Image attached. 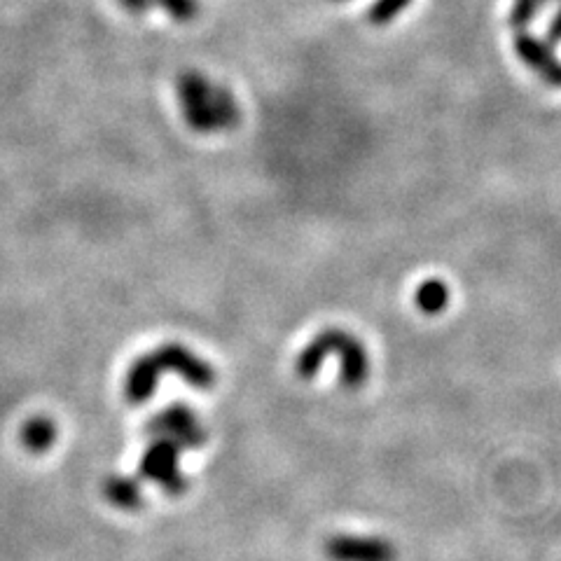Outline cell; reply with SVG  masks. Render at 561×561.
Returning a JSON list of instances; mask_svg holds the SVG:
<instances>
[{"mask_svg": "<svg viewBox=\"0 0 561 561\" xmlns=\"http://www.w3.org/2000/svg\"><path fill=\"white\" fill-rule=\"evenodd\" d=\"M339 360V372H342V386L346 389H360L370 377V358H367L365 346L360 344L351 332L328 328L311 339V342L295 358V374L302 382H311L321 370L328 358Z\"/></svg>", "mask_w": 561, "mask_h": 561, "instance_id": "obj_1", "label": "cell"}, {"mask_svg": "<svg viewBox=\"0 0 561 561\" xmlns=\"http://www.w3.org/2000/svg\"><path fill=\"white\" fill-rule=\"evenodd\" d=\"M213 82L199 71H183L176 80V96L187 127L197 134H220L218 117L211 108Z\"/></svg>", "mask_w": 561, "mask_h": 561, "instance_id": "obj_2", "label": "cell"}, {"mask_svg": "<svg viewBox=\"0 0 561 561\" xmlns=\"http://www.w3.org/2000/svg\"><path fill=\"white\" fill-rule=\"evenodd\" d=\"M148 433L152 438H164L178 445L180 449H199L209 440V433L202 426V421L197 419V414L187 405H171L164 407L162 412H157L155 417L148 421Z\"/></svg>", "mask_w": 561, "mask_h": 561, "instance_id": "obj_3", "label": "cell"}, {"mask_svg": "<svg viewBox=\"0 0 561 561\" xmlns=\"http://www.w3.org/2000/svg\"><path fill=\"white\" fill-rule=\"evenodd\" d=\"M180 452H183V449L173 445V442L164 438H155V442L145 449L138 470H141L145 480L159 484L164 494L180 496L187 489V477L180 473L178 468Z\"/></svg>", "mask_w": 561, "mask_h": 561, "instance_id": "obj_4", "label": "cell"}, {"mask_svg": "<svg viewBox=\"0 0 561 561\" xmlns=\"http://www.w3.org/2000/svg\"><path fill=\"white\" fill-rule=\"evenodd\" d=\"M330 561H398V547L384 536L365 533H335L323 543Z\"/></svg>", "mask_w": 561, "mask_h": 561, "instance_id": "obj_5", "label": "cell"}, {"mask_svg": "<svg viewBox=\"0 0 561 561\" xmlns=\"http://www.w3.org/2000/svg\"><path fill=\"white\" fill-rule=\"evenodd\" d=\"M152 353H155L162 372L178 374L183 382L195 386V389L206 391L216 384V370H213V365L206 363V360L199 358L195 351H190L183 344H162Z\"/></svg>", "mask_w": 561, "mask_h": 561, "instance_id": "obj_6", "label": "cell"}, {"mask_svg": "<svg viewBox=\"0 0 561 561\" xmlns=\"http://www.w3.org/2000/svg\"><path fill=\"white\" fill-rule=\"evenodd\" d=\"M515 52L531 71H536L547 85L561 87V61L554 57L552 43L545 38L529 36V33H517Z\"/></svg>", "mask_w": 561, "mask_h": 561, "instance_id": "obj_7", "label": "cell"}, {"mask_svg": "<svg viewBox=\"0 0 561 561\" xmlns=\"http://www.w3.org/2000/svg\"><path fill=\"white\" fill-rule=\"evenodd\" d=\"M162 367H159L155 353H143L131 363L127 377H124V398L129 405H143L155 396Z\"/></svg>", "mask_w": 561, "mask_h": 561, "instance_id": "obj_8", "label": "cell"}, {"mask_svg": "<svg viewBox=\"0 0 561 561\" xmlns=\"http://www.w3.org/2000/svg\"><path fill=\"white\" fill-rule=\"evenodd\" d=\"M103 496L108 498V503H113L115 508L136 512L145 505L143 491L138 487L136 480L124 475H110L106 482H103Z\"/></svg>", "mask_w": 561, "mask_h": 561, "instance_id": "obj_9", "label": "cell"}, {"mask_svg": "<svg viewBox=\"0 0 561 561\" xmlns=\"http://www.w3.org/2000/svg\"><path fill=\"white\" fill-rule=\"evenodd\" d=\"M54 440H57V426L47 417H36L26 421L22 428V442L33 454L47 452V449L54 445Z\"/></svg>", "mask_w": 561, "mask_h": 561, "instance_id": "obj_10", "label": "cell"}, {"mask_svg": "<svg viewBox=\"0 0 561 561\" xmlns=\"http://www.w3.org/2000/svg\"><path fill=\"white\" fill-rule=\"evenodd\" d=\"M449 286L440 279H428L421 283L414 293V302L417 307L424 311V314H440V311L447 309L449 304Z\"/></svg>", "mask_w": 561, "mask_h": 561, "instance_id": "obj_11", "label": "cell"}, {"mask_svg": "<svg viewBox=\"0 0 561 561\" xmlns=\"http://www.w3.org/2000/svg\"><path fill=\"white\" fill-rule=\"evenodd\" d=\"M152 5H159L178 24L195 22L199 17V10H202L199 0H152Z\"/></svg>", "mask_w": 561, "mask_h": 561, "instance_id": "obj_12", "label": "cell"}, {"mask_svg": "<svg viewBox=\"0 0 561 561\" xmlns=\"http://www.w3.org/2000/svg\"><path fill=\"white\" fill-rule=\"evenodd\" d=\"M410 3L412 0H377V3L367 10V19H370L374 26H386L391 24Z\"/></svg>", "mask_w": 561, "mask_h": 561, "instance_id": "obj_13", "label": "cell"}, {"mask_svg": "<svg viewBox=\"0 0 561 561\" xmlns=\"http://www.w3.org/2000/svg\"><path fill=\"white\" fill-rule=\"evenodd\" d=\"M547 3H550V0H515L510 10V24L515 26V29H522V26L531 24L533 17L538 15V10Z\"/></svg>", "mask_w": 561, "mask_h": 561, "instance_id": "obj_14", "label": "cell"}, {"mask_svg": "<svg viewBox=\"0 0 561 561\" xmlns=\"http://www.w3.org/2000/svg\"><path fill=\"white\" fill-rule=\"evenodd\" d=\"M547 43H561V8L557 10V15L550 19V24H547Z\"/></svg>", "mask_w": 561, "mask_h": 561, "instance_id": "obj_15", "label": "cell"}, {"mask_svg": "<svg viewBox=\"0 0 561 561\" xmlns=\"http://www.w3.org/2000/svg\"><path fill=\"white\" fill-rule=\"evenodd\" d=\"M120 5L127 12H131V15H143L152 5V0H120Z\"/></svg>", "mask_w": 561, "mask_h": 561, "instance_id": "obj_16", "label": "cell"}]
</instances>
